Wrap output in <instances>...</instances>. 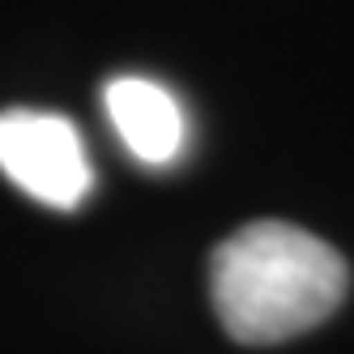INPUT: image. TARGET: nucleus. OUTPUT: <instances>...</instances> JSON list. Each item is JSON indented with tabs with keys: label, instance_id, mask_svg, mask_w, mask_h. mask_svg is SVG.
I'll return each instance as SVG.
<instances>
[{
	"label": "nucleus",
	"instance_id": "1",
	"mask_svg": "<svg viewBox=\"0 0 354 354\" xmlns=\"http://www.w3.org/2000/svg\"><path fill=\"white\" fill-rule=\"evenodd\" d=\"M346 282L337 248L282 218L239 226L209 257L214 312L243 346H273L316 328L342 308Z\"/></svg>",
	"mask_w": 354,
	"mask_h": 354
},
{
	"label": "nucleus",
	"instance_id": "2",
	"mask_svg": "<svg viewBox=\"0 0 354 354\" xmlns=\"http://www.w3.org/2000/svg\"><path fill=\"white\" fill-rule=\"evenodd\" d=\"M0 171L52 209H77L94 188L82 133L56 111H0Z\"/></svg>",
	"mask_w": 354,
	"mask_h": 354
},
{
	"label": "nucleus",
	"instance_id": "3",
	"mask_svg": "<svg viewBox=\"0 0 354 354\" xmlns=\"http://www.w3.org/2000/svg\"><path fill=\"white\" fill-rule=\"evenodd\" d=\"M103 107L124 149L145 167H167L180 158L188 120L184 107L162 82L149 77H111L103 86Z\"/></svg>",
	"mask_w": 354,
	"mask_h": 354
}]
</instances>
